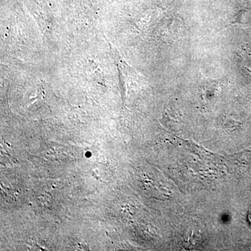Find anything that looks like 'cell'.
<instances>
[{"label":"cell","mask_w":251,"mask_h":251,"mask_svg":"<svg viewBox=\"0 0 251 251\" xmlns=\"http://www.w3.org/2000/svg\"><path fill=\"white\" fill-rule=\"evenodd\" d=\"M248 219H249V223L251 224V208L250 210L249 211V214H248Z\"/></svg>","instance_id":"cell-1"}]
</instances>
